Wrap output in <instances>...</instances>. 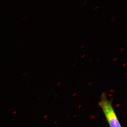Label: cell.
Masks as SVG:
<instances>
[{
	"mask_svg": "<svg viewBox=\"0 0 127 127\" xmlns=\"http://www.w3.org/2000/svg\"><path fill=\"white\" fill-rule=\"evenodd\" d=\"M114 18H115V17H113V18H112V20H113V19H114Z\"/></svg>",
	"mask_w": 127,
	"mask_h": 127,
	"instance_id": "cell-8",
	"label": "cell"
},
{
	"mask_svg": "<svg viewBox=\"0 0 127 127\" xmlns=\"http://www.w3.org/2000/svg\"><path fill=\"white\" fill-rule=\"evenodd\" d=\"M123 50V48L122 49V50H120V51H122V50Z\"/></svg>",
	"mask_w": 127,
	"mask_h": 127,
	"instance_id": "cell-7",
	"label": "cell"
},
{
	"mask_svg": "<svg viewBox=\"0 0 127 127\" xmlns=\"http://www.w3.org/2000/svg\"><path fill=\"white\" fill-rule=\"evenodd\" d=\"M126 65V64H125V65H124L123 66H125V65Z\"/></svg>",
	"mask_w": 127,
	"mask_h": 127,
	"instance_id": "cell-5",
	"label": "cell"
},
{
	"mask_svg": "<svg viewBox=\"0 0 127 127\" xmlns=\"http://www.w3.org/2000/svg\"><path fill=\"white\" fill-rule=\"evenodd\" d=\"M84 56H85V55H84V56H83V57H82L84 58Z\"/></svg>",
	"mask_w": 127,
	"mask_h": 127,
	"instance_id": "cell-6",
	"label": "cell"
},
{
	"mask_svg": "<svg viewBox=\"0 0 127 127\" xmlns=\"http://www.w3.org/2000/svg\"><path fill=\"white\" fill-rule=\"evenodd\" d=\"M84 46H83L82 47V48H83V47H84Z\"/></svg>",
	"mask_w": 127,
	"mask_h": 127,
	"instance_id": "cell-9",
	"label": "cell"
},
{
	"mask_svg": "<svg viewBox=\"0 0 127 127\" xmlns=\"http://www.w3.org/2000/svg\"><path fill=\"white\" fill-rule=\"evenodd\" d=\"M98 106L102 110L110 127H122L113 106L112 101L109 100L106 93H102Z\"/></svg>",
	"mask_w": 127,
	"mask_h": 127,
	"instance_id": "cell-1",
	"label": "cell"
},
{
	"mask_svg": "<svg viewBox=\"0 0 127 127\" xmlns=\"http://www.w3.org/2000/svg\"><path fill=\"white\" fill-rule=\"evenodd\" d=\"M117 58H116V59H114V61H115L116 60H117Z\"/></svg>",
	"mask_w": 127,
	"mask_h": 127,
	"instance_id": "cell-4",
	"label": "cell"
},
{
	"mask_svg": "<svg viewBox=\"0 0 127 127\" xmlns=\"http://www.w3.org/2000/svg\"><path fill=\"white\" fill-rule=\"evenodd\" d=\"M86 2H87V1H86V2H84V4H83V5H85V4H86Z\"/></svg>",
	"mask_w": 127,
	"mask_h": 127,
	"instance_id": "cell-3",
	"label": "cell"
},
{
	"mask_svg": "<svg viewBox=\"0 0 127 127\" xmlns=\"http://www.w3.org/2000/svg\"><path fill=\"white\" fill-rule=\"evenodd\" d=\"M98 7V6H97L96 7H95V10H96V9H97V7Z\"/></svg>",
	"mask_w": 127,
	"mask_h": 127,
	"instance_id": "cell-2",
	"label": "cell"
}]
</instances>
